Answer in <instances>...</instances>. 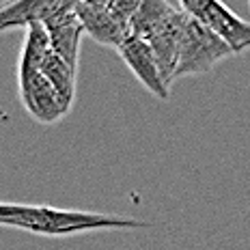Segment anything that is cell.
I'll return each instance as SVG.
<instances>
[{"instance_id": "5", "label": "cell", "mask_w": 250, "mask_h": 250, "mask_svg": "<svg viewBox=\"0 0 250 250\" xmlns=\"http://www.w3.org/2000/svg\"><path fill=\"white\" fill-rule=\"evenodd\" d=\"M18 91L26 112L39 123H59L71 112V106L59 95V91L50 84L41 69L18 74Z\"/></svg>"}, {"instance_id": "2", "label": "cell", "mask_w": 250, "mask_h": 250, "mask_svg": "<svg viewBox=\"0 0 250 250\" xmlns=\"http://www.w3.org/2000/svg\"><path fill=\"white\" fill-rule=\"evenodd\" d=\"M140 0H102V2H76V15L84 26L86 37L100 45L119 50L132 35V20Z\"/></svg>"}, {"instance_id": "7", "label": "cell", "mask_w": 250, "mask_h": 250, "mask_svg": "<svg viewBox=\"0 0 250 250\" xmlns=\"http://www.w3.org/2000/svg\"><path fill=\"white\" fill-rule=\"evenodd\" d=\"M48 30L50 45L56 54L61 56L71 69L78 71L80 67V48H82V39H84V26H82L80 18L76 15V2L69 9H65L62 13H59L56 18L48 20L43 24Z\"/></svg>"}, {"instance_id": "10", "label": "cell", "mask_w": 250, "mask_h": 250, "mask_svg": "<svg viewBox=\"0 0 250 250\" xmlns=\"http://www.w3.org/2000/svg\"><path fill=\"white\" fill-rule=\"evenodd\" d=\"M41 74L50 80V84L59 91V95L65 100L69 106H74L76 100V69H71L65 61L56 54L54 50H50L45 54L43 62H41Z\"/></svg>"}, {"instance_id": "3", "label": "cell", "mask_w": 250, "mask_h": 250, "mask_svg": "<svg viewBox=\"0 0 250 250\" xmlns=\"http://www.w3.org/2000/svg\"><path fill=\"white\" fill-rule=\"evenodd\" d=\"M231 56H233V50L229 48L225 41L218 35H213L207 26H203L199 20L188 15L173 82L181 80V78L207 74L218 62L231 59Z\"/></svg>"}, {"instance_id": "6", "label": "cell", "mask_w": 250, "mask_h": 250, "mask_svg": "<svg viewBox=\"0 0 250 250\" xmlns=\"http://www.w3.org/2000/svg\"><path fill=\"white\" fill-rule=\"evenodd\" d=\"M117 52L123 59L125 65L129 67L134 78L147 88L151 95L158 97V100H168L170 84L166 82L162 67H160V62L155 59L153 50L149 48L147 41H143L140 37H136V35H129Z\"/></svg>"}, {"instance_id": "4", "label": "cell", "mask_w": 250, "mask_h": 250, "mask_svg": "<svg viewBox=\"0 0 250 250\" xmlns=\"http://www.w3.org/2000/svg\"><path fill=\"white\" fill-rule=\"evenodd\" d=\"M181 7L188 15L218 35L233 50V54H242L250 48V24L233 13L227 4L218 0H184Z\"/></svg>"}, {"instance_id": "9", "label": "cell", "mask_w": 250, "mask_h": 250, "mask_svg": "<svg viewBox=\"0 0 250 250\" xmlns=\"http://www.w3.org/2000/svg\"><path fill=\"white\" fill-rule=\"evenodd\" d=\"M45 205H20V203H0V227L22 229L41 235L43 231Z\"/></svg>"}, {"instance_id": "1", "label": "cell", "mask_w": 250, "mask_h": 250, "mask_svg": "<svg viewBox=\"0 0 250 250\" xmlns=\"http://www.w3.org/2000/svg\"><path fill=\"white\" fill-rule=\"evenodd\" d=\"M186 18L188 13L181 2L173 4L166 0H140V7L132 20V35L149 43L170 86L179 61Z\"/></svg>"}, {"instance_id": "8", "label": "cell", "mask_w": 250, "mask_h": 250, "mask_svg": "<svg viewBox=\"0 0 250 250\" xmlns=\"http://www.w3.org/2000/svg\"><path fill=\"white\" fill-rule=\"evenodd\" d=\"M74 2L62 0H18L0 7V33H9L15 28H28L33 24H45L56 18Z\"/></svg>"}]
</instances>
